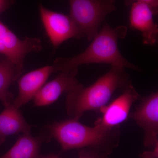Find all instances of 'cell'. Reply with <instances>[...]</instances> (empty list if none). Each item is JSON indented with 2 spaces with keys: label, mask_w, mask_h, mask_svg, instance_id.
Segmentation results:
<instances>
[{
  "label": "cell",
  "mask_w": 158,
  "mask_h": 158,
  "mask_svg": "<svg viewBox=\"0 0 158 158\" xmlns=\"http://www.w3.org/2000/svg\"><path fill=\"white\" fill-rule=\"evenodd\" d=\"M127 33V27L124 26L113 28L105 23L83 52L70 58L56 59L53 65L55 72L72 70L81 65L94 63H105L140 71L139 67L123 57L118 49V40L124 38Z\"/></svg>",
  "instance_id": "obj_1"
},
{
  "label": "cell",
  "mask_w": 158,
  "mask_h": 158,
  "mask_svg": "<svg viewBox=\"0 0 158 158\" xmlns=\"http://www.w3.org/2000/svg\"><path fill=\"white\" fill-rule=\"evenodd\" d=\"M125 69L111 66L93 85L85 88L80 84L66 94L65 109L70 118L79 120L86 112L99 110L108 104L115 91L132 85L131 77Z\"/></svg>",
  "instance_id": "obj_2"
},
{
  "label": "cell",
  "mask_w": 158,
  "mask_h": 158,
  "mask_svg": "<svg viewBox=\"0 0 158 158\" xmlns=\"http://www.w3.org/2000/svg\"><path fill=\"white\" fill-rule=\"evenodd\" d=\"M47 128L51 138L57 140L63 150L88 148L106 154L118 145L121 135L119 127H90L73 118L56 122Z\"/></svg>",
  "instance_id": "obj_3"
},
{
  "label": "cell",
  "mask_w": 158,
  "mask_h": 158,
  "mask_svg": "<svg viewBox=\"0 0 158 158\" xmlns=\"http://www.w3.org/2000/svg\"><path fill=\"white\" fill-rule=\"evenodd\" d=\"M69 16L81 38L92 40L106 17L116 10V0H69Z\"/></svg>",
  "instance_id": "obj_4"
},
{
  "label": "cell",
  "mask_w": 158,
  "mask_h": 158,
  "mask_svg": "<svg viewBox=\"0 0 158 158\" xmlns=\"http://www.w3.org/2000/svg\"><path fill=\"white\" fill-rule=\"evenodd\" d=\"M128 119L134 120L144 131L145 146L158 145V92H152L141 98Z\"/></svg>",
  "instance_id": "obj_5"
},
{
  "label": "cell",
  "mask_w": 158,
  "mask_h": 158,
  "mask_svg": "<svg viewBox=\"0 0 158 158\" xmlns=\"http://www.w3.org/2000/svg\"><path fill=\"white\" fill-rule=\"evenodd\" d=\"M140 98L132 84L127 86L118 98L100 109L102 116L97 119L94 125L106 128L119 127L128 119L132 106Z\"/></svg>",
  "instance_id": "obj_6"
},
{
  "label": "cell",
  "mask_w": 158,
  "mask_h": 158,
  "mask_svg": "<svg viewBox=\"0 0 158 158\" xmlns=\"http://www.w3.org/2000/svg\"><path fill=\"white\" fill-rule=\"evenodd\" d=\"M41 49L42 43L39 38L26 37L22 40L0 21V53L4 57L24 67V60L27 55Z\"/></svg>",
  "instance_id": "obj_7"
},
{
  "label": "cell",
  "mask_w": 158,
  "mask_h": 158,
  "mask_svg": "<svg viewBox=\"0 0 158 158\" xmlns=\"http://www.w3.org/2000/svg\"><path fill=\"white\" fill-rule=\"evenodd\" d=\"M40 19L54 47L71 38L81 39L77 28L69 15L51 11L39 5Z\"/></svg>",
  "instance_id": "obj_8"
},
{
  "label": "cell",
  "mask_w": 158,
  "mask_h": 158,
  "mask_svg": "<svg viewBox=\"0 0 158 158\" xmlns=\"http://www.w3.org/2000/svg\"><path fill=\"white\" fill-rule=\"evenodd\" d=\"M78 69L60 72L53 80L44 84L34 96L36 106H48L56 101L63 93L71 91L79 83L77 79Z\"/></svg>",
  "instance_id": "obj_9"
},
{
  "label": "cell",
  "mask_w": 158,
  "mask_h": 158,
  "mask_svg": "<svg viewBox=\"0 0 158 158\" xmlns=\"http://www.w3.org/2000/svg\"><path fill=\"white\" fill-rule=\"evenodd\" d=\"M56 72L53 66H47L32 71L18 80L19 92L12 104L19 109L34 99L36 94L45 84L53 73Z\"/></svg>",
  "instance_id": "obj_10"
},
{
  "label": "cell",
  "mask_w": 158,
  "mask_h": 158,
  "mask_svg": "<svg viewBox=\"0 0 158 158\" xmlns=\"http://www.w3.org/2000/svg\"><path fill=\"white\" fill-rule=\"evenodd\" d=\"M131 6L130 28L142 33L144 44L153 45L157 41L158 35V26L154 21L153 12L144 3L135 2Z\"/></svg>",
  "instance_id": "obj_11"
},
{
  "label": "cell",
  "mask_w": 158,
  "mask_h": 158,
  "mask_svg": "<svg viewBox=\"0 0 158 158\" xmlns=\"http://www.w3.org/2000/svg\"><path fill=\"white\" fill-rule=\"evenodd\" d=\"M45 135L33 137L31 133L22 134L11 149L0 158H41V144L52 138L48 134Z\"/></svg>",
  "instance_id": "obj_12"
},
{
  "label": "cell",
  "mask_w": 158,
  "mask_h": 158,
  "mask_svg": "<svg viewBox=\"0 0 158 158\" xmlns=\"http://www.w3.org/2000/svg\"><path fill=\"white\" fill-rule=\"evenodd\" d=\"M0 113V137L30 133L31 126L26 121L19 109L12 103L6 106Z\"/></svg>",
  "instance_id": "obj_13"
},
{
  "label": "cell",
  "mask_w": 158,
  "mask_h": 158,
  "mask_svg": "<svg viewBox=\"0 0 158 158\" xmlns=\"http://www.w3.org/2000/svg\"><path fill=\"white\" fill-rule=\"evenodd\" d=\"M24 67L4 57L0 60V102L5 106L13 102L14 94L9 91L10 86L19 79Z\"/></svg>",
  "instance_id": "obj_14"
},
{
  "label": "cell",
  "mask_w": 158,
  "mask_h": 158,
  "mask_svg": "<svg viewBox=\"0 0 158 158\" xmlns=\"http://www.w3.org/2000/svg\"><path fill=\"white\" fill-rule=\"evenodd\" d=\"M79 158H108L107 154L92 148H84L79 152Z\"/></svg>",
  "instance_id": "obj_15"
},
{
  "label": "cell",
  "mask_w": 158,
  "mask_h": 158,
  "mask_svg": "<svg viewBox=\"0 0 158 158\" xmlns=\"http://www.w3.org/2000/svg\"><path fill=\"white\" fill-rule=\"evenodd\" d=\"M135 2L144 3L149 6L154 15L158 14V0H124V4L126 6H131Z\"/></svg>",
  "instance_id": "obj_16"
},
{
  "label": "cell",
  "mask_w": 158,
  "mask_h": 158,
  "mask_svg": "<svg viewBox=\"0 0 158 158\" xmlns=\"http://www.w3.org/2000/svg\"><path fill=\"white\" fill-rule=\"evenodd\" d=\"M15 2V0H0V13L6 11Z\"/></svg>",
  "instance_id": "obj_17"
},
{
  "label": "cell",
  "mask_w": 158,
  "mask_h": 158,
  "mask_svg": "<svg viewBox=\"0 0 158 158\" xmlns=\"http://www.w3.org/2000/svg\"><path fill=\"white\" fill-rule=\"evenodd\" d=\"M41 158H60L55 154H49L47 156H42Z\"/></svg>",
  "instance_id": "obj_18"
},
{
  "label": "cell",
  "mask_w": 158,
  "mask_h": 158,
  "mask_svg": "<svg viewBox=\"0 0 158 158\" xmlns=\"http://www.w3.org/2000/svg\"><path fill=\"white\" fill-rule=\"evenodd\" d=\"M5 140H6V138L0 137V146L5 142Z\"/></svg>",
  "instance_id": "obj_19"
},
{
  "label": "cell",
  "mask_w": 158,
  "mask_h": 158,
  "mask_svg": "<svg viewBox=\"0 0 158 158\" xmlns=\"http://www.w3.org/2000/svg\"></svg>",
  "instance_id": "obj_20"
}]
</instances>
